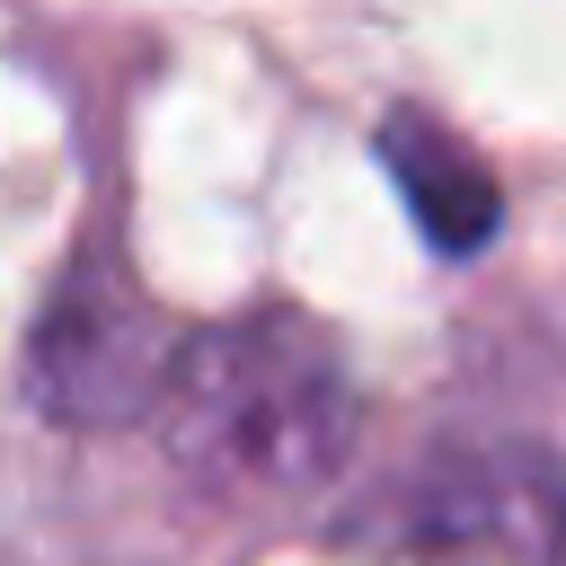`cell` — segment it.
Here are the masks:
<instances>
[{"label":"cell","mask_w":566,"mask_h":566,"mask_svg":"<svg viewBox=\"0 0 566 566\" xmlns=\"http://www.w3.org/2000/svg\"><path fill=\"white\" fill-rule=\"evenodd\" d=\"M380 168L398 177L416 230H424L442 256H478V248L504 230V186H495V168H486L451 124L398 106V115L380 124Z\"/></svg>","instance_id":"277c9868"},{"label":"cell","mask_w":566,"mask_h":566,"mask_svg":"<svg viewBox=\"0 0 566 566\" xmlns=\"http://www.w3.org/2000/svg\"><path fill=\"white\" fill-rule=\"evenodd\" d=\"M407 566H566V478L539 451H433L389 486Z\"/></svg>","instance_id":"7a4b0ae2"},{"label":"cell","mask_w":566,"mask_h":566,"mask_svg":"<svg viewBox=\"0 0 566 566\" xmlns=\"http://www.w3.org/2000/svg\"><path fill=\"white\" fill-rule=\"evenodd\" d=\"M35 398L71 424H124L142 407H159L168 380V336L159 310L115 283V274H62L44 327H35Z\"/></svg>","instance_id":"3957f363"},{"label":"cell","mask_w":566,"mask_h":566,"mask_svg":"<svg viewBox=\"0 0 566 566\" xmlns=\"http://www.w3.org/2000/svg\"><path fill=\"white\" fill-rule=\"evenodd\" d=\"M168 460L230 504L318 495L354 451V389L336 345L301 310H248L168 354L159 380Z\"/></svg>","instance_id":"6da1fadb"}]
</instances>
